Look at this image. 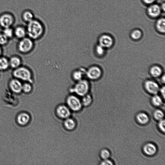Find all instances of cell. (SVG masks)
Wrapping results in <instances>:
<instances>
[{
  "label": "cell",
  "instance_id": "obj_1",
  "mask_svg": "<svg viewBox=\"0 0 165 165\" xmlns=\"http://www.w3.org/2000/svg\"><path fill=\"white\" fill-rule=\"evenodd\" d=\"M26 28L27 36L34 41L40 38L44 33L45 28L44 24L38 19L34 18L27 24Z\"/></svg>",
  "mask_w": 165,
  "mask_h": 165
},
{
  "label": "cell",
  "instance_id": "obj_2",
  "mask_svg": "<svg viewBox=\"0 0 165 165\" xmlns=\"http://www.w3.org/2000/svg\"><path fill=\"white\" fill-rule=\"evenodd\" d=\"M12 77L18 79L22 82H30L33 83V75L32 71L27 66L22 65L16 69L12 70Z\"/></svg>",
  "mask_w": 165,
  "mask_h": 165
},
{
  "label": "cell",
  "instance_id": "obj_3",
  "mask_svg": "<svg viewBox=\"0 0 165 165\" xmlns=\"http://www.w3.org/2000/svg\"><path fill=\"white\" fill-rule=\"evenodd\" d=\"M18 41L16 45V49L20 54L27 55L33 50L34 41L29 37L27 36Z\"/></svg>",
  "mask_w": 165,
  "mask_h": 165
},
{
  "label": "cell",
  "instance_id": "obj_4",
  "mask_svg": "<svg viewBox=\"0 0 165 165\" xmlns=\"http://www.w3.org/2000/svg\"><path fill=\"white\" fill-rule=\"evenodd\" d=\"M90 85L88 80L86 79L75 82L69 89L70 94L82 97L89 93Z\"/></svg>",
  "mask_w": 165,
  "mask_h": 165
},
{
  "label": "cell",
  "instance_id": "obj_5",
  "mask_svg": "<svg viewBox=\"0 0 165 165\" xmlns=\"http://www.w3.org/2000/svg\"><path fill=\"white\" fill-rule=\"evenodd\" d=\"M15 21L14 15L10 12H5L0 14V28L2 29L12 27Z\"/></svg>",
  "mask_w": 165,
  "mask_h": 165
},
{
  "label": "cell",
  "instance_id": "obj_6",
  "mask_svg": "<svg viewBox=\"0 0 165 165\" xmlns=\"http://www.w3.org/2000/svg\"><path fill=\"white\" fill-rule=\"evenodd\" d=\"M65 102L69 109L73 111L77 112L81 110L83 105L78 96L74 94H70L65 99Z\"/></svg>",
  "mask_w": 165,
  "mask_h": 165
},
{
  "label": "cell",
  "instance_id": "obj_7",
  "mask_svg": "<svg viewBox=\"0 0 165 165\" xmlns=\"http://www.w3.org/2000/svg\"><path fill=\"white\" fill-rule=\"evenodd\" d=\"M101 68L96 65H92L86 70V77L91 81L97 80L102 75Z\"/></svg>",
  "mask_w": 165,
  "mask_h": 165
},
{
  "label": "cell",
  "instance_id": "obj_8",
  "mask_svg": "<svg viewBox=\"0 0 165 165\" xmlns=\"http://www.w3.org/2000/svg\"><path fill=\"white\" fill-rule=\"evenodd\" d=\"M23 82L18 79L12 77L9 80L8 87L10 90L15 94L22 93Z\"/></svg>",
  "mask_w": 165,
  "mask_h": 165
},
{
  "label": "cell",
  "instance_id": "obj_9",
  "mask_svg": "<svg viewBox=\"0 0 165 165\" xmlns=\"http://www.w3.org/2000/svg\"><path fill=\"white\" fill-rule=\"evenodd\" d=\"M144 88L148 93L154 95L159 93L160 87L156 82L151 80H147L144 83Z\"/></svg>",
  "mask_w": 165,
  "mask_h": 165
},
{
  "label": "cell",
  "instance_id": "obj_10",
  "mask_svg": "<svg viewBox=\"0 0 165 165\" xmlns=\"http://www.w3.org/2000/svg\"><path fill=\"white\" fill-rule=\"evenodd\" d=\"M55 113L57 116L60 119L65 120L71 115V112L70 109L67 106L63 104L58 105L55 110Z\"/></svg>",
  "mask_w": 165,
  "mask_h": 165
},
{
  "label": "cell",
  "instance_id": "obj_11",
  "mask_svg": "<svg viewBox=\"0 0 165 165\" xmlns=\"http://www.w3.org/2000/svg\"><path fill=\"white\" fill-rule=\"evenodd\" d=\"M10 69H16L23 65V60L20 55L14 54L9 57Z\"/></svg>",
  "mask_w": 165,
  "mask_h": 165
},
{
  "label": "cell",
  "instance_id": "obj_12",
  "mask_svg": "<svg viewBox=\"0 0 165 165\" xmlns=\"http://www.w3.org/2000/svg\"><path fill=\"white\" fill-rule=\"evenodd\" d=\"M114 42L113 38L108 35H103L98 39V44L105 49L111 48L114 44Z\"/></svg>",
  "mask_w": 165,
  "mask_h": 165
},
{
  "label": "cell",
  "instance_id": "obj_13",
  "mask_svg": "<svg viewBox=\"0 0 165 165\" xmlns=\"http://www.w3.org/2000/svg\"><path fill=\"white\" fill-rule=\"evenodd\" d=\"M86 70L84 68H80L72 72L71 77L75 82L80 81L86 77Z\"/></svg>",
  "mask_w": 165,
  "mask_h": 165
},
{
  "label": "cell",
  "instance_id": "obj_14",
  "mask_svg": "<svg viewBox=\"0 0 165 165\" xmlns=\"http://www.w3.org/2000/svg\"><path fill=\"white\" fill-rule=\"evenodd\" d=\"M14 37L18 40L27 36V32L25 26L19 25L14 28Z\"/></svg>",
  "mask_w": 165,
  "mask_h": 165
},
{
  "label": "cell",
  "instance_id": "obj_15",
  "mask_svg": "<svg viewBox=\"0 0 165 165\" xmlns=\"http://www.w3.org/2000/svg\"><path fill=\"white\" fill-rule=\"evenodd\" d=\"M143 150L145 155L149 156H152L156 153L157 148L156 145L154 143H148L144 145Z\"/></svg>",
  "mask_w": 165,
  "mask_h": 165
},
{
  "label": "cell",
  "instance_id": "obj_16",
  "mask_svg": "<svg viewBox=\"0 0 165 165\" xmlns=\"http://www.w3.org/2000/svg\"><path fill=\"white\" fill-rule=\"evenodd\" d=\"M161 9L159 5L153 4L151 5L148 9V14L151 17L155 18L161 14Z\"/></svg>",
  "mask_w": 165,
  "mask_h": 165
},
{
  "label": "cell",
  "instance_id": "obj_17",
  "mask_svg": "<svg viewBox=\"0 0 165 165\" xmlns=\"http://www.w3.org/2000/svg\"><path fill=\"white\" fill-rule=\"evenodd\" d=\"M21 18L22 21L27 24L35 18L33 12L29 10H24L22 13Z\"/></svg>",
  "mask_w": 165,
  "mask_h": 165
},
{
  "label": "cell",
  "instance_id": "obj_18",
  "mask_svg": "<svg viewBox=\"0 0 165 165\" xmlns=\"http://www.w3.org/2000/svg\"><path fill=\"white\" fill-rule=\"evenodd\" d=\"M10 69L9 57L4 55L0 57V72Z\"/></svg>",
  "mask_w": 165,
  "mask_h": 165
},
{
  "label": "cell",
  "instance_id": "obj_19",
  "mask_svg": "<svg viewBox=\"0 0 165 165\" xmlns=\"http://www.w3.org/2000/svg\"><path fill=\"white\" fill-rule=\"evenodd\" d=\"M136 119L139 124L143 125L147 124L150 120L149 116L143 112H140L137 114L136 116Z\"/></svg>",
  "mask_w": 165,
  "mask_h": 165
},
{
  "label": "cell",
  "instance_id": "obj_20",
  "mask_svg": "<svg viewBox=\"0 0 165 165\" xmlns=\"http://www.w3.org/2000/svg\"><path fill=\"white\" fill-rule=\"evenodd\" d=\"M63 124L65 128L69 131L74 130L77 126L76 122L74 119L69 117L65 119Z\"/></svg>",
  "mask_w": 165,
  "mask_h": 165
},
{
  "label": "cell",
  "instance_id": "obj_21",
  "mask_svg": "<svg viewBox=\"0 0 165 165\" xmlns=\"http://www.w3.org/2000/svg\"><path fill=\"white\" fill-rule=\"evenodd\" d=\"M150 73L153 77L157 78L161 77L163 74V70L159 65H154L150 69Z\"/></svg>",
  "mask_w": 165,
  "mask_h": 165
},
{
  "label": "cell",
  "instance_id": "obj_22",
  "mask_svg": "<svg viewBox=\"0 0 165 165\" xmlns=\"http://www.w3.org/2000/svg\"><path fill=\"white\" fill-rule=\"evenodd\" d=\"M30 117L29 115L26 113L20 114L17 117L18 123L22 125H24L28 124L29 122Z\"/></svg>",
  "mask_w": 165,
  "mask_h": 165
},
{
  "label": "cell",
  "instance_id": "obj_23",
  "mask_svg": "<svg viewBox=\"0 0 165 165\" xmlns=\"http://www.w3.org/2000/svg\"><path fill=\"white\" fill-rule=\"evenodd\" d=\"M82 97L81 102L83 106L85 107L90 106L93 101V97L92 96L88 93Z\"/></svg>",
  "mask_w": 165,
  "mask_h": 165
},
{
  "label": "cell",
  "instance_id": "obj_24",
  "mask_svg": "<svg viewBox=\"0 0 165 165\" xmlns=\"http://www.w3.org/2000/svg\"><path fill=\"white\" fill-rule=\"evenodd\" d=\"M151 102L154 106L159 107L163 104V98L157 94L151 97Z\"/></svg>",
  "mask_w": 165,
  "mask_h": 165
},
{
  "label": "cell",
  "instance_id": "obj_25",
  "mask_svg": "<svg viewBox=\"0 0 165 165\" xmlns=\"http://www.w3.org/2000/svg\"><path fill=\"white\" fill-rule=\"evenodd\" d=\"M156 28L157 31L164 34L165 32V20L164 18H162L158 20L156 23Z\"/></svg>",
  "mask_w": 165,
  "mask_h": 165
},
{
  "label": "cell",
  "instance_id": "obj_26",
  "mask_svg": "<svg viewBox=\"0 0 165 165\" xmlns=\"http://www.w3.org/2000/svg\"><path fill=\"white\" fill-rule=\"evenodd\" d=\"M33 84L28 82H23L22 92L27 94L31 93L33 89Z\"/></svg>",
  "mask_w": 165,
  "mask_h": 165
},
{
  "label": "cell",
  "instance_id": "obj_27",
  "mask_svg": "<svg viewBox=\"0 0 165 165\" xmlns=\"http://www.w3.org/2000/svg\"><path fill=\"white\" fill-rule=\"evenodd\" d=\"M2 32L10 40L14 38V29L13 27H10L3 29Z\"/></svg>",
  "mask_w": 165,
  "mask_h": 165
},
{
  "label": "cell",
  "instance_id": "obj_28",
  "mask_svg": "<svg viewBox=\"0 0 165 165\" xmlns=\"http://www.w3.org/2000/svg\"><path fill=\"white\" fill-rule=\"evenodd\" d=\"M153 116L155 119L158 121L164 119V114L162 110L158 109L154 111Z\"/></svg>",
  "mask_w": 165,
  "mask_h": 165
},
{
  "label": "cell",
  "instance_id": "obj_29",
  "mask_svg": "<svg viewBox=\"0 0 165 165\" xmlns=\"http://www.w3.org/2000/svg\"><path fill=\"white\" fill-rule=\"evenodd\" d=\"M10 39L2 32L0 33V45L3 47L7 45L9 43Z\"/></svg>",
  "mask_w": 165,
  "mask_h": 165
},
{
  "label": "cell",
  "instance_id": "obj_30",
  "mask_svg": "<svg viewBox=\"0 0 165 165\" xmlns=\"http://www.w3.org/2000/svg\"><path fill=\"white\" fill-rule=\"evenodd\" d=\"M130 36L134 40H138L141 38L142 33L139 29H135L132 31Z\"/></svg>",
  "mask_w": 165,
  "mask_h": 165
},
{
  "label": "cell",
  "instance_id": "obj_31",
  "mask_svg": "<svg viewBox=\"0 0 165 165\" xmlns=\"http://www.w3.org/2000/svg\"><path fill=\"white\" fill-rule=\"evenodd\" d=\"M100 155L102 160L109 159L111 156L110 152L107 149H103L101 150Z\"/></svg>",
  "mask_w": 165,
  "mask_h": 165
},
{
  "label": "cell",
  "instance_id": "obj_32",
  "mask_svg": "<svg viewBox=\"0 0 165 165\" xmlns=\"http://www.w3.org/2000/svg\"><path fill=\"white\" fill-rule=\"evenodd\" d=\"M105 49L102 46L98 44L96 47V53L99 56H102L105 53Z\"/></svg>",
  "mask_w": 165,
  "mask_h": 165
},
{
  "label": "cell",
  "instance_id": "obj_33",
  "mask_svg": "<svg viewBox=\"0 0 165 165\" xmlns=\"http://www.w3.org/2000/svg\"><path fill=\"white\" fill-rule=\"evenodd\" d=\"M165 121L164 119L158 121V128L163 133H164L165 131Z\"/></svg>",
  "mask_w": 165,
  "mask_h": 165
},
{
  "label": "cell",
  "instance_id": "obj_34",
  "mask_svg": "<svg viewBox=\"0 0 165 165\" xmlns=\"http://www.w3.org/2000/svg\"><path fill=\"white\" fill-rule=\"evenodd\" d=\"M114 164L113 162L109 159L103 160L100 162L101 165H113Z\"/></svg>",
  "mask_w": 165,
  "mask_h": 165
},
{
  "label": "cell",
  "instance_id": "obj_35",
  "mask_svg": "<svg viewBox=\"0 0 165 165\" xmlns=\"http://www.w3.org/2000/svg\"><path fill=\"white\" fill-rule=\"evenodd\" d=\"M165 87L164 86H163L161 88H160L159 92H160V93L161 94V95L162 96V98L163 99L165 98Z\"/></svg>",
  "mask_w": 165,
  "mask_h": 165
},
{
  "label": "cell",
  "instance_id": "obj_36",
  "mask_svg": "<svg viewBox=\"0 0 165 165\" xmlns=\"http://www.w3.org/2000/svg\"><path fill=\"white\" fill-rule=\"evenodd\" d=\"M144 2L147 4H153L155 0H143Z\"/></svg>",
  "mask_w": 165,
  "mask_h": 165
},
{
  "label": "cell",
  "instance_id": "obj_37",
  "mask_svg": "<svg viewBox=\"0 0 165 165\" xmlns=\"http://www.w3.org/2000/svg\"><path fill=\"white\" fill-rule=\"evenodd\" d=\"M3 47L0 45V57H1L3 55Z\"/></svg>",
  "mask_w": 165,
  "mask_h": 165
},
{
  "label": "cell",
  "instance_id": "obj_38",
  "mask_svg": "<svg viewBox=\"0 0 165 165\" xmlns=\"http://www.w3.org/2000/svg\"><path fill=\"white\" fill-rule=\"evenodd\" d=\"M161 77V81L162 83H164L165 82V77L164 74H163Z\"/></svg>",
  "mask_w": 165,
  "mask_h": 165
}]
</instances>
